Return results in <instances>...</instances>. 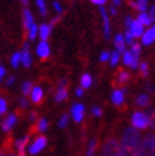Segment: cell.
<instances>
[{
    "instance_id": "1",
    "label": "cell",
    "mask_w": 155,
    "mask_h": 156,
    "mask_svg": "<svg viewBox=\"0 0 155 156\" xmlns=\"http://www.w3.org/2000/svg\"><path fill=\"white\" fill-rule=\"evenodd\" d=\"M136 156H155V133L149 132L141 138Z\"/></svg>"
},
{
    "instance_id": "2",
    "label": "cell",
    "mask_w": 155,
    "mask_h": 156,
    "mask_svg": "<svg viewBox=\"0 0 155 156\" xmlns=\"http://www.w3.org/2000/svg\"><path fill=\"white\" fill-rule=\"evenodd\" d=\"M121 144L127 145L130 147H135V149H139V146L141 144V133L139 132V129H136L134 127H128L125 129V132H123Z\"/></svg>"
},
{
    "instance_id": "3",
    "label": "cell",
    "mask_w": 155,
    "mask_h": 156,
    "mask_svg": "<svg viewBox=\"0 0 155 156\" xmlns=\"http://www.w3.org/2000/svg\"><path fill=\"white\" fill-rule=\"evenodd\" d=\"M46 146H47V137L43 136V135H40V136H37L31 144H28L27 152L29 155H37L41 151H43L46 149Z\"/></svg>"
},
{
    "instance_id": "4",
    "label": "cell",
    "mask_w": 155,
    "mask_h": 156,
    "mask_svg": "<svg viewBox=\"0 0 155 156\" xmlns=\"http://www.w3.org/2000/svg\"><path fill=\"white\" fill-rule=\"evenodd\" d=\"M118 146L120 142L117 141V138L114 137L107 138L103 145V150L100 156H118Z\"/></svg>"
},
{
    "instance_id": "5",
    "label": "cell",
    "mask_w": 155,
    "mask_h": 156,
    "mask_svg": "<svg viewBox=\"0 0 155 156\" xmlns=\"http://www.w3.org/2000/svg\"><path fill=\"white\" fill-rule=\"evenodd\" d=\"M131 122H132V127L136 129H146L149 127L148 114H145L142 112H135Z\"/></svg>"
},
{
    "instance_id": "6",
    "label": "cell",
    "mask_w": 155,
    "mask_h": 156,
    "mask_svg": "<svg viewBox=\"0 0 155 156\" xmlns=\"http://www.w3.org/2000/svg\"><path fill=\"white\" fill-rule=\"evenodd\" d=\"M17 122H18V115L15 113H9L3 119L2 124H0V128H2V131L4 132V133H8V132H10L14 128Z\"/></svg>"
},
{
    "instance_id": "7",
    "label": "cell",
    "mask_w": 155,
    "mask_h": 156,
    "mask_svg": "<svg viewBox=\"0 0 155 156\" xmlns=\"http://www.w3.org/2000/svg\"><path fill=\"white\" fill-rule=\"evenodd\" d=\"M29 138H31L29 135H24V136L15 140L14 147H15V150L18 151V154H24V151L27 150V146L29 144Z\"/></svg>"
},
{
    "instance_id": "8",
    "label": "cell",
    "mask_w": 155,
    "mask_h": 156,
    "mask_svg": "<svg viewBox=\"0 0 155 156\" xmlns=\"http://www.w3.org/2000/svg\"><path fill=\"white\" fill-rule=\"evenodd\" d=\"M20 64L24 67H29L31 64H32V56H31L28 43H26L23 46V50L20 52Z\"/></svg>"
},
{
    "instance_id": "9",
    "label": "cell",
    "mask_w": 155,
    "mask_h": 156,
    "mask_svg": "<svg viewBox=\"0 0 155 156\" xmlns=\"http://www.w3.org/2000/svg\"><path fill=\"white\" fill-rule=\"evenodd\" d=\"M84 111H85V108L83 104H74L71 107V115H73V118L75 122H81L83 118H84Z\"/></svg>"
},
{
    "instance_id": "10",
    "label": "cell",
    "mask_w": 155,
    "mask_h": 156,
    "mask_svg": "<svg viewBox=\"0 0 155 156\" xmlns=\"http://www.w3.org/2000/svg\"><path fill=\"white\" fill-rule=\"evenodd\" d=\"M36 52H37V55L40 56L41 58H47L49 56H50V46H49V43L47 42H43V41H41L40 43L37 44V48H36Z\"/></svg>"
},
{
    "instance_id": "11",
    "label": "cell",
    "mask_w": 155,
    "mask_h": 156,
    "mask_svg": "<svg viewBox=\"0 0 155 156\" xmlns=\"http://www.w3.org/2000/svg\"><path fill=\"white\" fill-rule=\"evenodd\" d=\"M31 100H32V103L34 104H40L43 99V89L41 87H33L32 91H31Z\"/></svg>"
},
{
    "instance_id": "12",
    "label": "cell",
    "mask_w": 155,
    "mask_h": 156,
    "mask_svg": "<svg viewBox=\"0 0 155 156\" xmlns=\"http://www.w3.org/2000/svg\"><path fill=\"white\" fill-rule=\"evenodd\" d=\"M137 149L135 147H130L127 145L120 144L118 146V156H136Z\"/></svg>"
},
{
    "instance_id": "13",
    "label": "cell",
    "mask_w": 155,
    "mask_h": 156,
    "mask_svg": "<svg viewBox=\"0 0 155 156\" xmlns=\"http://www.w3.org/2000/svg\"><path fill=\"white\" fill-rule=\"evenodd\" d=\"M130 32L134 37H141L144 34V26L140 24L137 20H134L131 23V27H130Z\"/></svg>"
},
{
    "instance_id": "14",
    "label": "cell",
    "mask_w": 155,
    "mask_h": 156,
    "mask_svg": "<svg viewBox=\"0 0 155 156\" xmlns=\"http://www.w3.org/2000/svg\"><path fill=\"white\" fill-rule=\"evenodd\" d=\"M51 29H52V27L50 24H41L38 27V34H40L41 41H43V42L47 41V38L51 34Z\"/></svg>"
},
{
    "instance_id": "15",
    "label": "cell",
    "mask_w": 155,
    "mask_h": 156,
    "mask_svg": "<svg viewBox=\"0 0 155 156\" xmlns=\"http://www.w3.org/2000/svg\"><path fill=\"white\" fill-rule=\"evenodd\" d=\"M33 24H34V22H33L32 13H31L28 9H24L23 10V26H24V28L28 30Z\"/></svg>"
},
{
    "instance_id": "16",
    "label": "cell",
    "mask_w": 155,
    "mask_h": 156,
    "mask_svg": "<svg viewBox=\"0 0 155 156\" xmlns=\"http://www.w3.org/2000/svg\"><path fill=\"white\" fill-rule=\"evenodd\" d=\"M112 102L114 103V105H117V107L123 105V102H125V94H123L122 90L116 89L113 91V94H112Z\"/></svg>"
},
{
    "instance_id": "17",
    "label": "cell",
    "mask_w": 155,
    "mask_h": 156,
    "mask_svg": "<svg viewBox=\"0 0 155 156\" xmlns=\"http://www.w3.org/2000/svg\"><path fill=\"white\" fill-rule=\"evenodd\" d=\"M114 46L117 48V52L118 53H123L125 52V38H123L122 34H117L114 38Z\"/></svg>"
},
{
    "instance_id": "18",
    "label": "cell",
    "mask_w": 155,
    "mask_h": 156,
    "mask_svg": "<svg viewBox=\"0 0 155 156\" xmlns=\"http://www.w3.org/2000/svg\"><path fill=\"white\" fill-rule=\"evenodd\" d=\"M100 14H102L103 17V22H104V36L106 38H110V34H111V28H110V19H108L107 14H106V10L103 8H100Z\"/></svg>"
},
{
    "instance_id": "19",
    "label": "cell",
    "mask_w": 155,
    "mask_h": 156,
    "mask_svg": "<svg viewBox=\"0 0 155 156\" xmlns=\"http://www.w3.org/2000/svg\"><path fill=\"white\" fill-rule=\"evenodd\" d=\"M49 128V121L46 118H40L37 121L36 123V131L40 132V133H43V132H46Z\"/></svg>"
},
{
    "instance_id": "20",
    "label": "cell",
    "mask_w": 155,
    "mask_h": 156,
    "mask_svg": "<svg viewBox=\"0 0 155 156\" xmlns=\"http://www.w3.org/2000/svg\"><path fill=\"white\" fill-rule=\"evenodd\" d=\"M136 104L139 107H148L150 104V98L146 94H141L136 98Z\"/></svg>"
},
{
    "instance_id": "21",
    "label": "cell",
    "mask_w": 155,
    "mask_h": 156,
    "mask_svg": "<svg viewBox=\"0 0 155 156\" xmlns=\"http://www.w3.org/2000/svg\"><path fill=\"white\" fill-rule=\"evenodd\" d=\"M128 79H130V74L127 71H123L122 69H120L118 70V74H117V83L122 85V84L127 83Z\"/></svg>"
},
{
    "instance_id": "22",
    "label": "cell",
    "mask_w": 155,
    "mask_h": 156,
    "mask_svg": "<svg viewBox=\"0 0 155 156\" xmlns=\"http://www.w3.org/2000/svg\"><path fill=\"white\" fill-rule=\"evenodd\" d=\"M154 40H155V34L153 32V29L146 30V33L142 34V43L144 44H150Z\"/></svg>"
},
{
    "instance_id": "23",
    "label": "cell",
    "mask_w": 155,
    "mask_h": 156,
    "mask_svg": "<svg viewBox=\"0 0 155 156\" xmlns=\"http://www.w3.org/2000/svg\"><path fill=\"white\" fill-rule=\"evenodd\" d=\"M67 98V89L66 88H63V89H59L57 93H56V95H55V100L57 103L60 102H63V100H65Z\"/></svg>"
},
{
    "instance_id": "24",
    "label": "cell",
    "mask_w": 155,
    "mask_h": 156,
    "mask_svg": "<svg viewBox=\"0 0 155 156\" xmlns=\"http://www.w3.org/2000/svg\"><path fill=\"white\" fill-rule=\"evenodd\" d=\"M80 84H81L83 89H88L92 85V76L89 74H84L81 76V79H80Z\"/></svg>"
},
{
    "instance_id": "25",
    "label": "cell",
    "mask_w": 155,
    "mask_h": 156,
    "mask_svg": "<svg viewBox=\"0 0 155 156\" xmlns=\"http://www.w3.org/2000/svg\"><path fill=\"white\" fill-rule=\"evenodd\" d=\"M32 89H33V84L31 83V81H24V83L22 84V94L24 95V97L29 95L31 91H32Z\"/></svg>"
},
{
    "instance_id": "26",
    "label": "cell",
    "mask_w": 155,
    "mask_h": 156,
    "mask_svg": "<svg viewBox=\"0 0 155 156\" xmlns=\"http://www.w3.org/2000/svg\"><path fill=\"white\" fill-rule=\"evenodd\" d=\"M137 22L140 23V24H142V26H146V27L151 24V20H150V18H149V15L145 14V13H141L140 15H139Z\"/></svg>"
},
{
    "instance_id": "27",
    "label": "cell",
    "mask_w": 155,
    "mask_h": 156,
    "mask_svg": "<svg viewBox=\"0 0 155 156\" xmlns=\"http://www.w3.org/2000/svg\"><path fill=\"white\" fill-rule=\"evenodd\" d=\"M10 64L14 69H17L19 65H20V52H15L10 57Z\"/></svg>"
},
{
    "instance_id": "28",
    "label": "cell",
    "mask_w": 155,
    "mask_h": 156,
    "mask_svg": "<svg viewBox=\"0 0 155 156\" xmlns=\"http://www.w3.org/2000/svg\"><path fill=\"white\" fill-rule=\"evenodd\" d=\"M37 34H38V27L36 24H33L32 27L28 29V40L29 41H33L34 38L37 37Z\"/></svg>"
},
{
    "instance_id": "29",
    "label": "cell",
    "mask_w": 155,
    "mask_h": 156,
    "mask_svg": "<svg viewBox=\"0 0 155 156\" xmlns=\"http://www.w3.org/2000/svg\"><path fill=\"white\" fill-rule=\"evenodd\" d=\"M8 112V102L4 97H0V115H4Z\"/></svg>"
},
{
    "instance_id": "30",
    "label": "cell",
    "mask_w": 155,
    "mask_h": 156,
    "mask_svg": "<svg viewBox=\"0 0 155 156\" xmlns=\"http://www.w3.org/2000/svg\"><path fill=\"white\" fill-rule=\"evenodd\" d=\"M97 146H98L97 140H93V141L90 142V145H89L88 151H87V156H94V152L97 150Z\"/></svg>"
},
{
    "instance_id": "31",
    "label": "cell",
    "mask_w": 155,
    "mask_h": 156,
    "mask_svg": "<svg viewBox=\"0 0 155 156\" xmlns=\"http://www.w3.org/2000/svg\"><path fill=\"white\" fill-rule=\"evenodd\" d=\"M132 60H134V56L131 52H123V62H125V65L127 66H131V64H132Z\"/></svg>"
},
{
    "instance_id": "32",
    "label": "cell",
    "mask_w": 155,
    "mask_h": 156,
    "mask_svg": "<svg viewBox=\"0 0 155 156\" xmlns=\"http://www.w3.org/2000/svg\"><path fill=\"white\" fill-rule=\"evenodd\" d=\"M148 118H149V127L155 131V109H153V111L148 114Z\"/></svg>"
},
{
    "instance_id": "33",
    "label": "cell",
    "mask_w": 155,
    "mask_h": 156,
    "mask_svg": "<svg viewBox=\"0 0 155 156\" xmlns=\"http://www.w3.org/2000/svg\"><path fill=\"white\" fill-rule=\"evenodd\" d=\"M36 4L38 6V9H40V13L42 15H46L47 10H46V3H45V0H36Z\"/></svg>"
},
{
    "instance_id": "34",
    "label": "cell",
    "mask_w": 155,
    "mask_h": 156,
    "mask_svg": "<svg viewBox=\"0 0 155 156\" xmlns=\"http://www.w3.org/2000/svg\"><path fill=\"white\" fill-rule=\"evenodd\" d=\"M67 122H69V117H67V114H63L60 117V119H59V127L60 128H65L66 127V124H67Z\"/></svg>"
},
{
    "instance_id": "35",
    "label": "cell",
    "mask_w": 155,
    "mask_h": 156,
    "mask_svg": "<svg viewBox=\"0 0 155 156\" xmlns=\"http://www.w3.org/2000/svg\"><path fill=\"white\" fill-rule=\"evenodd\" d=\"M131 53H132L134 57H139V55H140V51H141V47L139 43H132V47H131Z\"/></svg>"
},
{
    "instance_id": "36",
    "label": "cell",
    "mask_w": 155,
    "mask_h": 156,
    "mask_svg": "<svg viewBox=\"0 0 155 156\" xmlns=\"http://www.w3.org/2000/svg\"><path fill=\"white\" fill-rule=\"evenodd\" d=\"M140 73L142 76H148V74H149V66L145 61L140 64Z\"/></svg>"
},
{
    "instance_id": "37",
    "label": "cell",
    "mask_w": 155,
    "mask_h": 156,
    "mask_svg": "<svg viewBox=\"0 0 155 156\" xmlns=\"http://www.w3.org/2000/svg\"><path fill=\"white\" fill-rule=\"evenodd\" d=\"M118 60H120V53H118L117 51H114V52L111 55V65L114 66V65L118 62Z\"/></svg>"
},
{
    "instance_id": "38",
    "label": "cell",
    "mask_w": 155,
    "mask_h": 156,
    "mask_svg": "<svg viewBox=\"0 0 155 156\" xmlns=\"http://www.w3.org/2000/svg\"><path fill=\"white\" fill-rule=\"evenodd\" d=\"M146 4H148V0H139L137 2V10H140V12L146 10Z\"/></svg>"
},
{
    "instance_id": "39",
    "label": "cell",
    "mask_w": 155,
    "mask_h": 156,
    "mask_svg": "<svg viewBox=\"0 0 155 156\" xmlns=\"http://www.w3.org/2000/svg\"><path fill=\"white\" fill-rule=\"evenodd\" d=\"M146 91H149L150 94H154L155 93V84L154 83H151V81H149V83H146Z\"/></svg>"
},
{
    "instance_id": "40",
    "label": "cell",
    "mask_w": 155,
    "mask_h": 156,
    "mask_svg": "<svg viewBox=\"0 0 155 156\" xmlns=\"http://www.w3.org/2000/svg\"><path fill=\"white\" fill-rule=\"evenodd\" d=\"M123 38H125V42H126V43H130V44H132V40H134V36L131 34V32H130V30H127V32H126V37H123Z\"/></svg>"
},
{
    "instance_id": "41",
    "label": "cell",
    "mask_w": 155,
    "mask_h": 156,
    "mask_svg": "<svg viewBox=\"0 0 155 156\" xmlns=\"http://www.w3.org/2000/svg\"><path fill=\"white\" fill-rule=\"evenodd\" d=\"M28 105H29V102H28L26 98H20L19 99V107L20 108H27Z\"/></svg>"
},
{
    "instance_id": "42",
    "label": "cell",
    "mask_w": 155,
    "mask_h": 156,
    "mask_svg": "<svg viewBox=\"0 0 155 156\" xmlns=\"http://www.w3.org/2000/svg\"><path fill=\"white\" fill-rule=\"evenodd\" d=\"M149 18H150L151 22H155V5L151 6V9L149 12Z\"/></svg>"
},
{
    "instance_id": "43",
    "label": "cell",
    "mask_w": 155,
    "mask_h": 156,
    "mask_svg": "<svg viewBox=\"0 0 155 156\" xmlns=\"http://www.w3.org/2000/svg\"><path fill=\"white\" fill-rule=\"evenodd\" d=\"M15 83V76H9V77H8V79H6V87H12V85Z\"/></svg>"
},
{
    "instance_id": "44",
    "label": "cell",
    "mask_w": 155,
    "mask_h": 156,
    "mask_svg": "<svg viewBox=\"0 0 155 156\" xmlns=\"http://www.w3.org/2000/svg\"><path fill=\"white\" fill-rule=\"evenodd\" d=\"M5 74H6V70H5V67H4V66H2V65H0V83H2V80L4 79Z\"/></svg>"
},
{
    "instance_id": "45",
    "label": "cell",
    "mask_w": 155,
    "mask_h": 156,
    "mask_svg": "<svg viewBox=\"0 0 155 156\" xmlns=\"http://www.w3.org/2000/svg\"><path fill=\"white\" fill-rule=\"evenodd\" d=\"M93 114L97 115V117H100V115H102V109H100L99 107L93 108Z\"/></svg>"
},
{
    "instance_id": "46",
    "label": "cell",
    "mask_w": 155,
    "mask_h": 156,
    "mask_svg": "<svg viewBox=\"0 0 155 156\" xmlns=\"http://www.w3.org/2000/svg\"><path fill=\"white\" fill-rule=\"evenodd\" d=\"M108 58H110V53H108L107 51H103L102 52V55H100V61H106V60H108Z\"/></svg>"
},
{
    "instance_id": "47",
    "label": "cell",
    "mask_w": 155,
    "mask_h": 156,
    "mask_svg": "<svg viewBox=\"0 0 155 156\" xmlns=\"http://www.w3.org/2000/svg\"><path fill=\"white\" fill-rule=\"evenodd\" d=\"M53 8H55V10H56L57 13H61V12H63V9H61V5H60L57 2L53 3Z\"/></svg>"
},
{
    "instance_id": "48",
    "label": "cell",
    "mask_w": 155,
    "mask_h": 156,
    "mask_svg": "<svg viewBox=\"0 0 155 156\" xmlns=\"http://www.w3.org/2000/svg\"><path fill=\"white\" fill-rule=\"evenodd\" d=\"M137 61H139V57H134L132 64H131V66H130V67H131V69H136V66L139 65V62H137Z\"/></svg>"
},
{
    "instance_id": "49",
    "label": "cell",
    "mask_w": 155,
    "mask_h": 156,
    "mask_svg": "<svg viewBox=\"0 0 155 156\" xmlns=\"http://www.w3.org/2000/svg\"><path fill=\"white\" fill-rule=\"evenodd\" d=\"M90 2L94 3V4H97V5H103V4H106L107 0H90Z\"/></svg>"
},
{
    "instance_id": "50",
    "label": "cell",
    "mask_w": 155,
    "mask_h": 156,
    "mask_svg": "<svg viewBox=\"0 0 155 156\" xmlns=\"http://www.w3.org/2000/svg\"><path fill=\"white\" fill-rule=\"evenodd\" d=\"M36 118H37V113H36V112H32V113L29 114V121H31V122L36 121Z\"/></svg>"
},
{
    "instance_id": "51",
    "label": "cell",
    "mask_w": 155,
    "mask_h": 156,
    "mask_svg": "<svg viewBox=\"0 0 155 156\" xmlns=\"http://www.w3.org/2000/svg\"><path fill=\"white\" fill-rule=\"evenodd\" d=\"M66 80H61L60 83H59V89H63V88H66Z\"/></svg>"
},
{
    "instance_id": "52",
    "label": "cell",
    "mask_w": 155,
    "mask_h": 156,
    "mask_svg": "<svg viewBox=\"0 0 155 156\" xmlns=\"http://www.w3.org/2000/svg\"><path fill=\"white\" fill-rule=\"evenodd\" d=\"M131 23H132V19H131V17H127V18H126V27H127V28L131 27Z\"/></svg>"
},
{
    "instance_id": "53",
    "label": "cell",
    "mask_w": 155,
    "mask_h": 156,
    "mask_svg": "<svg viewBox=\"0 0 155 156\" xmlns=\"http://www.w3.org/2000/svg\"><path fill=\"white\" fill-rule=\"evenodd\" d=\"M83 93H84L83 88H78V89H76V95H78V97H81Z\"/></svg>"
},
{
    "instance_id": "54",
    "label": "cell",
    "mask_w": 155,
    "mask_h": 156,
    "mask_svg": "<svg viewBox=\"0 0 155 156\" xmlns=\"http://www.w3.org/2000/svg\"><path fill=\"white\" fill-rule=\"evenodd\" d=\"M8 156H26L24 154H10V155H8Z\"/></svg>"
},
{
    "instance_id": "55",
    "label": "cell",
    "mask_w": 155,
    "mask_h": 156,
    "mask_svg": "<svg viewBox=\"0 0 155 156\" xmlns=\"http://www.w3.org/2000/svg\"><path fill=\"white\" fill-rule=\"evenodd\" d=\"M112 2H113L116 5H120V4H121V0H112Z\"/></svg>"
},
{
    "instance_id": "56",
    "label": "cell",
    "mask_w": 155,
    "mask_h": 156,
    "mask_svg": "<svg viewBox=\"0 0 155 156\" xmlns=\"http://www.w3.org/2000/svg\"><path fill=\"white\" fill-rule=\"evenodd\" d=\"M110 10H111V14H112V15H114V14H116V9H114V8H113V6L111 8V9H110Z\"/></svg>"
},
{
    "instance_id": "57",
    "label": "cell",
    "mask_w": 155,
    "mask_h": 156,
    "mask_svg": "<svg viewBox=\"0 0 155 156\" xmlns=\"http://www.w3.org/2000/svg\"><path fill=\"white\" fill-rule=\"evenodd\" d=\"M20 3H22L23 5H27V4H28V0H20Z\"/></svg>"
},
{
    "instance_id": "58",
    "label": "cell",
    "mask_w": 155,
    "mask_h": 156,
    "mask_svg": "<svg viewBox=\"0 0 155 156\" xmlns=\"http://www.w3.org/2000/svg\"><path fill=\"white\" fill-rule=\"evenodd\" d=\"M0 156H6V155H5V152H4V151L0 150Z\"/></svg>"
},
{
    "instance_id": "59",
    "label": "cell",
    "mask_w": 155,
    "mask_h": 156,
    "mask_svg": "<svg viewBox=\"0 0 155 156\" xmlns=\"http://www.w3.org/2000/svg\"><path fill=\"white\" fill-rule=\"evenodd\" d=\"M151 29H153V32H154V34H155V26H154V27H153Z\"/></svg>"
}]
</instances>
